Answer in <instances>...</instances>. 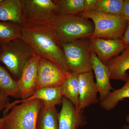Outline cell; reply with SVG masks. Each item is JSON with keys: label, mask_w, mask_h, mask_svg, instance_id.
Instances as JSON below:
<instances>
[{"label": "cell", "mask_w": 129, "mask_h": 129, "mask_svg": "<svg viewBox=\"0 0 129 129\" xmlns=\"http://www.w3.org/2000/svg\"><path fill=\"white\" fill-rule=\"evenodd\" d=\"M21 39L30 47L34 54L71 73L66 63L61 44L51 24L22 26Z\"/></svg>", "instance_id": "6da1fadb"}, {"label": "cell", "mask_w": 129, "mask_h": 129, "mask_svg": "<svg viewBox=\"0 0 129 129\" xmlns=\"http://www.w3.org/2000/svg\"><path fill=\"white\" fill-rule=\"evenodd\" d=\"M51 25L61 44L90 38L94 29L93 22L79 15L57 16Z\"/></svg>", "instance_id": "7a4b0ae2"}, {"label": "cell", "mask_w": 129, "mask_h": 129, "mask_svg": "<svg viewBox=\"0 0 129 129\" xmlns=\"http://www.w3.org/2000/svg\"><path fill=\"white\" fill-rule=\"evenodd\" d=\"M34 54L21 38L0 44V62L16 77H20L24 65Z\"/></svg>", "instance_id": "3957f363"}, {"label": "cell", "mask_w": 129, "mask_h": 129, "mask_svg": "<svg viewBox=\"0 0 129 129\" xmlns=\"http://www.w3.org/2000/svg\"><path fill=\"white\" fill-rule=\"evenodd\" d=\"M85 17L91 19L94 25L90 39H122L128 22L124 17L96 11Z\"/></svg>", "instance_id": "277c9868"}, {"label": "cell", "mask_w": 129, "mask_h": 129, "mask_svg": "<svg viewBox=\"0 0 129 129\" xmlns=\"http://www.w3.org/2000/svg\"><path fill=\"white\" fill-rule=\"evenodd\" d=\"M90 38L61 44L65 60L71 73L80 74L92 71Z\"/></svg>", "instance_id": "5b68a950"}, {"label": "cell", "mask_w": 129, "mask_h": 129, "mask_svg": "<svg viewBox=\"0 0 129 129\" xmlns=\"http://www.w3.org/2000/svg\"><path fill=\"white\" fill-rule=\"evenodd\" d=\"M23 24L22 26H40L50 24L57 16L55 1L22 0Z\"/></svg>", "instance_id": "8992f818"}, {"label": "cell", "mask_w": 129, "mask_h": 129, "mask_svg": "<svg viewBox=\"0 0 129 129\" xmlns=\"http://www.w3.org/2000/svg\"><path fill=\"white\" fill-rule=\"evenodd\" d=\"M43 102L34 100L13 106L6 115V129H36Z\"/></svg>", "instance_id": "52a82bcc"}, {"label": "cell", "mask_w": 129, "mask_h": 129, "mask_svg": "<svg viewBox=\"0 0 129 129\" xmlns=\"http://www.w3.org/2000/svg\"><path fill=\"white\" fill-rule=\"evenodd\" d=\"M70 73L51 61L41 58L38 65L36 90L42 87L62 86Z\"/></svg>", "instance_id": "ba28073f"}, {"label": "cell", "mask_w": 129, "mask_h": 129, "mask_svg": "<svg viewBox=\"0 0 129 129\" xmlns=\"http://www.w3.org/2000/svg\"><path fill=\"white\" fill-rule=\"evenodd\" d=\"M40 58L39 56L34 54L24 65L19 79L16 81L22 100L31 96L36 90Z\"/></svg>", "instance_id": "9c48e42d"}, {"label": "cell", "mask_w": 129, "mask_h": 129, "mask_svg": "<svg viewBox=\"0 0 129 129\" xmlns=\"http://www.w3.org/2000/svg\"><path fill=\"white\" fill-rule=\"evenodd\" d=\"M126 46L122 39H90L89 48L104 64L113 58L118 55Z\"/></svg>", "instance_id": "30bf717a"}, {"label": "cell", "mask_w": 129, "mask_h": 129, "mask_svg": "<svg viewBox=\"0 0 129 129\" xmlns=\"http://www.w3.org/2000/svg\"><path fill=\"white\" fill-rule=\"evenodd\" d=\"M79 103L76 112L83 113L84 109L91 104H97L99 99L96 83L94 81L93 71L80 74Z\"/></svg>", "instance_id": "8fae6325"}, {"label": "cell", "mask_w": 129, "mask_h": 129, "mask_svg": "<svg viewBox=\"0 0 129 129\" xmlns=\"http://www.w3.org/2000/svg\"><path fill=\"white\" fill-rule=\"evenodd\" d=\"M61 105L58 114L59 129H79L86 124V118L83 113L76 112L75 106L63 97Z\"/></svg>", "instance_id": "7c38bea8"}, {"label": "cell", "mask_w": 129, "mask_h": 129, "mask_svg": "<svg viewBox=\"0 0 129 129\" xmlns=\"http://www.w3.org/2000/svg\"><path fill=\"white\" fill-rule=\"evenodd\" d=\"M92 71L94 73L96 85L99 93V101H104L114 90L110 83L111 72L108 67L102 62L94 53L91 52Z\"/></svg>", "instance_id": "4fadbf2b"}, {"label": "cell", "mask_w": 129, "mask_h": 129, "mask_svg": "<svg viewBox=\"0 0 129 129\" xmlns=\"http://www.w3.org/2000/svg\"><path fill=\"white\" fill-rule=\"evenodd\" d=\"M62 86L45 87L39 88L36 90L33 95L27 99L16 100L13 102L10 103L7 108L4 111V115H6V114L15 105L32 100H41L45 103L55 106L61 105L63 98Z\"/></svg>", "instance_id": "5bb4252c"}, {"label": "cell", "mask_w": 129, "mask_h": 129, "mask_svg": "<svg viewBox=\"0 0 129 129\" xmlns=\"http://www.w3.org/2000/svg\"><path fill=\"white\" fill-rule=\"evenodd\" d=\"M121 53L112 58L106 65L111 72V79L126 82L129 76L127 71L129 70V44Z\"/></svg>", "instance_id": "9a60e30c"}, {"label": "cell", "mask_w": 129, "mask_h": 129, "mask_svg": "<svg viewBox=\"0 0 129 129\" xmlns=\"http://www.w3.org/2000/svg\"><path fill=\"white\" fill-rule=\"evenodd\" d=\"M0 21L23 24L22 0H2L0 2Z\"/></svg>", "instance_id": "2e32d148"}, {"label": "cell", "mask_w": 129, "mask_h": 129, "mask_svg": "<svg viewBox=\"0 0 129 129\" xmlns=\"http://www.w3.org/2000/svg\"><path fill=\"white\" fill-rule=\"evenodd\" d=\"M56 106L43 102L37 119L36 129H59Z\"/></svg>", "instance_id": "e0dca14e"}, {"label": "cell", "mask_w": 129, "mask_h": 129, "mask_svg": "<svg viewBox=\"0 0 129 129\" xmlns=\"http://www.w3.org/2000/svg\"><path fill=\"white\" fill-rule=\"evenodd\" d=\"M79 74L70 73L62 85L63 96L78 108L79 103Z\"/></svg>", "instance_id": "ac0fdd59"}, {"label": "cell", "mask_w": 129, "mask_h": 129, "mask_svg": "<svg viewBox=\"0 0 129 129\" xmlns=\"http://www.w3.org/2000/svg\"><path fill=\"white\" fill-rule=\"evenodd\" d=\"M55 1L57 6V16L81 15L84 10L85 0Z\"/></svg>", "instance_id": "d6986e66"}, {"label": "cell", "mask_w": 129, "mask_h": 129, "mask_svg": "<svg viewBox=\"0 0 129 129\" xmlns=\"http://www.w3.org/2000/svg\"><path fill=\"white\" fill-rule=\"evenodd\" d=\"M125 82L123 87L114 90L104 101L100 102L103 108L107 111H111L115 108L119 102L129 98V74Z\"/></svg>", "instance_id": "ffe728a7"}, {"label": "cell", "mask_w": 129, "mask_h": 129, "mask_svg": "<svg viewBox=\"0 0 129 129\" xmlns=\"http://www.w3.org/2000/svg\"><path fill=\"white\" fill-rule=\"evenodd\" d=\"M0 90L8 96L21 98L17 81L0 64Z\"/></svg>", "instance_id": "44dd1931"}, {"label": "cell", "mask_w": 129, "mask_h": 129, "mask_svg": "<svg viewBox=\"0 0 129 129\" xmlns=\"http://www.w3.org/2000/svg\"><path fill=\"white\" fill-rule=\"evenodd\" d=\"M124 0H97L93 11L124 17Z\"/></svg>", "instance_id": "7402d4cb"}, {"label": "cell", "mask_w": 129, "mask_h": 129, "mask_svg": "<svg viewBox=\"0 0 129 129\" xmlns=\"http://www.w3.org/2000/svg\"><path fill=\"white\" fill-rule=\"evenodd\" d=\"M22 26L0 21V44L21 38Z\"/></svg>", "instance_id": "603a6c76"}, {"label": "cell", "mask_w": 129, "mask_h": 129, "mask_svg": "<svg viewBox=\"0 0 129 129\" xmlns=\"http://www.w3.org/2000/svg\"><path fill=\"white\" fill-rule=\"evenodd\" d=\"M10 103L9 96L0 90V113L5 111Z\"/></svg>", "instance_id": "cb8c5ba5"}, {"label": "cell", "mask_w": 129, "mask_h": 129, "mask_svg": "<svg viewBox=\"0 0 129 129\" xmlns=\"http://www.w3.org/2000/svg\"><path fill=\"white\" fill-rule=\"evenodd\" d=\"M85 7L84 10L80 16L85 17L87 14L94 10L97 0H85Z\"/></svg>", "instance_id": "d4e9b609"}, {"label": "cell", "mask_w": 129, "mask_h": 129, "mask_svg": "<svg viewBox=\"0 0 129 129\" xmlns=\"http://www.w3.org/2000/svg\"><path fill=\"white\" fill-rule=\"evenodd\" d=\"M127 27L123 36L122 40L125 45L129 44V21H128Z\"/></svg>", "instance_id": "484cf974"}, {"label": "cell", "mask_w": 129, "mask_h": 129, "mask_svg": "<svg viewBox=\"0 0 129 129\" xmlns=\"http://www.w3.org/2000/svg\"><path fill=\"white\" fill-rule=\"evenodd\" d=\"M124 17L129 21V0H124Z\"/></svg>", "instance_id": "4316f807"}, {"label": "cell", "mask_w": 129, "mask_h": 129, "mask_svg": "<svg viewBox=\"0 0 129 129\" xmlns=\"http://www.w3.org/2000/svg\"><path fill=\"white\" fill-rule=\"evenodd\" d=\"M6 115L0 118V129H6Z\"/></svg>", "instance_id": "83f0119b"}, {"label": "cell", "mask_w": 129, "mask_h": 129, "mask_svg": "<svg viewBox=\"0 0 129 129\" xmlns=\"http://www.w3.org/2000/svg\"><path fill=\"white\" fill-rule=\"evenodd\" d=\"M126 121L128 124L125 125L122 128V129H129V115H127L126 117Z\"/></svg>", "instance_id": "f1b7e54d"}, {"label": "cell", "mask_w": 129, "mask_h": 129, "mask_svg": "<svg viewBox=\"0 0 129 129\" xmlns=\"http://www.w3.org/2000/svg\"><path fill=\"white\" fill-rule=\"evenodd\" d=\"M2 0H0V2H1L2 1Z\"/></svg>", "instance_id": "f546056e"}]
</instances>
